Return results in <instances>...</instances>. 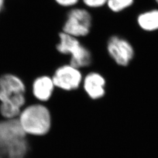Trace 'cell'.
<instances>
[{
    "instance_id": "7c38bea8",
    "label": "cell",
    "mask_w": 158,
    "mask_h": 158,
    "mask_svg": "<svg viewBox=\"0 0 158 158\" xmlns=\"http://www.w3.org/2000/svg\"><path fill=\"white\" fill-rule=\"evenodd\" d=\"M108 0H81L85 6L96 9L106 6Z\"/></svg>"
},
{
    "instance_id": "3957f363",
    "label": "cell",
    "mask_w": 158,
    "mask_h": 158,
    "mask_svg": "<svg viewBox=\"0 0 158 158\" xmlns=\"http://www.w3.org/2000/svg\"><path fill=\"white\" fill-rule=\"evenodd\" d=\"M17 119L27 135H45L52 127L51 111L41 103L32 104L23 107Z\"/></svg>"
},
{
    "instance_id": "ba28073f",
    "label": "cell",
    "mask_w": 158,
    "mask_h": 158,
    "mask_svg": "<svg viewBox=\"0 0 158 158\" xmlns=\"http://www.w3.org/2000/svg\"><path fill=\"white\" fill-rule=\"evenodd\" d=\"M83 87L86 94L93 100H99L106 94V81L102 74L92 72L83 79Z\"/></svg>"
},
{
    "instance_id": "4fadbf2b",
    "label": "cell",
    "mask_w": 158,
    "mask_h": 158,
    "mask_svg": "<svg viewBox=\"0 0 158 158\" xmlns=\"http://www.w3.org/2000/svg\"><path fill=\"white\" fill-rule=\"evenodd\" d=\"M57 5L65 8H73L80 0H54Z\"/></svg>"
},
{
    "instance_id": "5bb4252c",
    "label": "cell",
    "mask_w": 158,
    "mask_h": 158,
    "mask_svg": "<svg viewBox=\"0 0 158 158\" xmlns=\"http://www.w3.org/2000/svg\"><path fill=\"white\" fill-rule=\"evenodd\" d=\"M4 3V0H0V12L3 7Z\"/></svg>"
},
{
    "instance_id": "9a60e30c",
    "label": "cell",
    "mask_w": 158,
    "mask_h": 158,
    "mask_svg": "<svg viewBox=\"0 0 158 158\" xmlns=\"http://www.w3.org/2000/svg\"><path fill=\"white\" fill-rule=\"evenodd\" d=\"M155 1H156V2L158 4V0H155Z\"/></svg>"
},
{
    "instance_id": "9c48e42d",
    "label": "cell",
    "mask_w": 158,
    "mask_h": 158,
    "mask_svg": "<svg viewBox=\"0 0 158 158\" xmlns=\"http://www.w3.org/2000/svg\"><path fill=\"white\" fill-rule=\"evenodd\" d=\"M55 88L52 78L49 76L42 75L34 80L32 85V93L37 100L48 102L53 95Z\"/></svg>"
},
{
    "instance_id": "8fae6325",
    "label": "cell",
    "mask_w": 158,
    "mask_h": 158,
    "mask_svg": "<svg viewBox=\"0 0 158 158\" xmlns=\"http://www.w3.org/2000/svg\"><path fill=\"white\" fill-rule=\"evenodd\" d=\"M134 0H108L106 6L113 12H119L132 5Z\"/></svg>"
},
{
    "instance_id": "5b68a950",
    "label": "cell",
    "mask_w": 158,
    "mask_h": 158,
    "mask_svg": "<svg viewBox=\"0 0 158 158\" xmlns=\"http://www.w3.org/2000/svg\"><path fill=\"white\" fill-rule=\"evenodd\" d=\"M93 18L90 12L84 8L73 7L67 14L63 25L62 32L80 38L90 34Z\"/></svg>"
},
{
    "instance_id": "7a4b0ae2",
    "label": "cell",
    "mask_w": 158,
    "mask_h": 158,
    "mask_svg": "<svg viewBox=\"0 0 158 158\" xmlns=\"http://www.w3.org/2000/svg\"><path fill=\"white\" fill-rule=\"evenodd\" d=\"M18 119L0 121V158H27L30 144Z\"/></svg>"
},
{
    "instance_id": "30bf717a",
    "label": "cell",
    "mask_w": 158,
    "mask_h": 158,
    "mask_svg": "<svg viewBox=\"0 0 158 158\" xmlns=\"http://www.w3.org/2000/svg\"><path fill=\"white\" fill-rule=\"evenodd\" d=\"M138 23L142 29L153 31L158 29V10L143 12L138 17Z\"/></svg>"
},
{
    "instance_id": "8992f818",
    "label": "cell",
    "mask_w": 158,
    "mask_h": 158,
    "mask_svg": "<svg viewBox=\"0 0 158 158\" xmlns=\"http://www.w3.org/2000/svg\"><path fill=\"white\" fill-rule=\"evenodd\" d=\"M52 78L55 87L66 91L77 90L83 79L80 69L70 64L57 68Z\"/></svg>"
},
{
    "instance_id": "277c9868",
    "label": "cell",
    "mask_w": 158,
    "mask_h": 158,
    "mask_svg": "<svg viewBox=\"0 0 158 158\" xmlns=\"http://www.w3.org/2000/svg\"><path fill=\"white\" fill-rule=\"evenodd\" d=\"M57 52L70 56V64L79 69L89 66L92 62L90 51L83 45L79 38L64 32L59 34Z\"/></svg>"
},
{
    "instance_id": "6da1fadb",
    "label": "cell",
    "mask_w": 158,
    "mask_h": 158,
    "mask_svg": "<svg viewBox=\"0 0 158 158\" xmlns=\"http://www.w3.org/2000/svg\"><path fill=\"white\" fill-rule=\"evenodd\" d=\"M26 86L23 80L12 74L0 77V113L6 119L18 117L26 102Z\"/></svg>"
},
{
    "instance_id": "52a82bcc",
    "label": "cell",
    "mask_w": 158,
    "mask_h": 158,
    "mask_svg": "<svg viewBox=\"0 0 158 158\" xmlns=\"http://www.w3.org/2000/svg\"><path fill=\"white\" fill-rule=\"evenodd\" d=\"M107 51L113 60L121 66H128L134 56V48L130 42L116 35L108 40Z\"/></svg>"
}]
</instances>
